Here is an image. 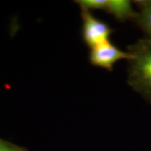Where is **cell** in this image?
<instances>
[{
  "label": "cell",
  "mask_w": 151,
  "mask_h": 151,
  "mask_svg": "<svg viewBox=\"0 0 151 151\" xmlns=\"http://www.w3.org/2000/svg\"><path fill=\"white\" fill-rule=\"evenodd\" d=\"M128 52L129 85L151 103V39L139 40L128 46Z\"/></svg>",
  "instance_id": "obj_1"
},
{
  "label": "cell",
  "mask_w": 151,
  "mask_h": 151,
  "mask_svg": "<svg viewBox=\"0 0 151 151\" xmlns=\"http://www.w3.org/2000/svg\"><path fill=\"white\" fill-rule=\"evenodd\" d=\"M82 19V37L84 42L92 49L109 41L113 29L106 22L97 19L90 11L81 9Z\"/></svg>",
  "instance_id": "obj_2"
},
{
  "label": "cell",
  "mask_w": 151,
  "mask_h": 151,
  "mask_svg": "<svg viewBox=\"0 0 151 151\" xmlns=\"http://www.w3.org/2000/svg\"><path fill=\"white\" fill-rule=\"evenodd\" d=\"M130 59L128 51H123L112 42L107 41L91 49L89 60L95 66L103 67L108 70H113V65L119 60Z\"/></svg>",
  "instance_id": "obj_3"
},
{
  "label": "cell",
  "mask_w": 151,
  "mask_h": 151,
  "mask_svg": "<svg viewBox=\"0 0 151 151\" xmlns=\"http://www.w3.org/2000/svg\"><path fill=\"white\" fill-rule=\"evenodd\" d=\"M107 12L113 14L119 21L128 19L134 20L138 14L134 9L131 2L127 0H108Z\"/></svg>",
  "instance_id": "obj_4"
},
{
  "label": "cell",
  "mask_w": 151,
  "mask_h": 151,
  "mask_svg": "<svg viewBox=\"0 0 151 151\" xmlns=\"http://www.w3.org/2000/svg\"><path fill=\"white\" fill-rule=\"evenodd\" d=\"M137 3L139 6V12H138L134 20L141 29L151 39V0Z\"/></svg>",
  "instance_id": "obj_5"
},
{
  "label": "cell",
  "mask_w": 151,
  "mask_h": 151,
  "mask_svg": "<svg viewBox=\"0 0 151 151\" xmlns=\"http://www.w3.org/2000/svg\"><path fill=\"white\" fill-rule=\"evenodd\" d=\"M76 3L81 7V9L107 11L108 0H77Z\"/></svg>",
  "instance_id": "obj_6"
},
{
  "label": "cell",
  "mask_w": 151,
  "mask_h": 151,
  "mask_svg": "<svg viewBox=\"0 0 151 151\" xmlns=\"http://www.w3.org/2000/svg\"><path fill=\"white\" fill-rule=\"evenodd\" d=\"M0 151H29L20 146L0 139Z\"/></svg>",
  "instance_id": "obj_7"
}]
</instances>
